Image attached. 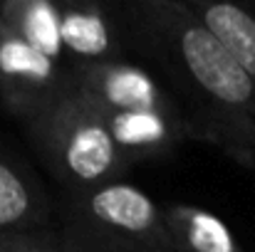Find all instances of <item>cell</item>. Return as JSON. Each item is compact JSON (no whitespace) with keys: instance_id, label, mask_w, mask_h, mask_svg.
Returning a JSON list of instances; mask_svg holds the SVG:
<instances>
[{"instance_id":"6da1fadb","label":"cell","mask_w":255,"mask_h":252,"mask_svg":"<svg viewBox=\"0 0 255 252\" xmlns=\"http://www.w3.org/2000/svg\"><path fill=\"white\" fill-rule=\"evenodd\" d=\"M131 45L154 60L198 141L255 168V80L181 0H124Z\"/></svg>"},{"instance_id":"7a4b0ae2","label":"cell","mask_w":255,"mask_h":252,"mask_svg":"<svg viewBox=\"0 0 255 252\" xmlns=\"http://www.w3.org/2000/svg\"><path fill=\"white\" fill-rule=\"evenodd\" d=\"M57 238L62 252H169L164 205L127 178L65 193Z\"/></svg>"},{"instance_id":"3957f363","label":"cell","mask_w":255,"mask_h":252,"mask_svg":"<svg viewBox=\"0 0 255 252\" xmlns=\"http://www.w3.org/2000/svg\"><path fill=\"white\" fill-rule=\"evenodd\" d=\"M25 129L42 166L65 193H80L124 178L131 168L99 114L72 89V84L30 116Z\"/></svg>"},{"instance_id":"277c9868","label":"cell","mask_w":255,"mask_h":252,"mask_svg":"<svg viewBox=\"0 0 255 252\" xmlns=\"http://www.w3.org/2000/svg\"><path fill=\"white\" fill-rule=\"evenodd\" d=\"M60 42L72 72L129 57L131 32L124 0H52Z\"/></svg>"},{"instance_id":"5b68a950","label":"cell","mask_w":255,"mask_h":252,"mask_svg":"<svg viewBox=\"0 0 255 252\" xmlns=\"http://www.w3.org/2000/svg\"><path fill=\"white\" fill-rule=\"evenodd\" d=\"M72 84V70L0 22V101L22 124Z\"/></svg>"},{"instance_id":"8992f818","label":"cell","mask_w":255,"mask_h":252,"mask_svg":"<svg viewBox=\"0 0 255 252\" xmlns=\"http://www.w3.org/2000/svg\"><path fill=\"white\" fill-rule=\"evenodd\" d=\"M72 89L99 114L183 111L159 75L129 57L77 67L72 72Z\"/></svg>"},{"instance_id":"52a82bcc","label":"cell","mask_w":255,"mask_h":252,"mask_svg":"<svg viewBox=\"0 0 255 252\" xmlns=\"http://www.w3.org/2000/svg\"><path fill=\"white\" fill-rule=\"evenodd\" d=\"M52 200L32 166L0 139V235L50 228Z\"/></svg>"},{"instance_id":"ba28073f","label":"cell","mask_w":255,"mask_h":252,"mask_svg":"<svg viewBox=\"0 0 255 252\" xmlns=\"http://www.w3.org/2000/svg\"><path fill=\"white\" fill-rule=\"evenodd\" d=\"M255 80V0H181Z\"/></svg>"},{"instance_id":"9c48e42d","label":"cell","mask_w":255,"mask_h":252,"mask_svg":"<svg viewBox=\"0 0 255 252\" xmlns=\"http://www.w3.org/2000/svg\"><path fill=\"white\" fill-rule=\"evenodd\" d=\"M169 252H246L236 230L213 210L191 203L164 205Z\"/></svg>"},{"instance_id":"30bf717a","label":"cell","mask_w":255,"mask_h":252,"mask_svg":"<svg viewBox=\"0 0 255 252\" xmlns=\"http://www.w3.org/2000/svg\"><path fill=\"white\" fill-rule=\"evenodd\" d=\"M0 252H62L57 230L42 228L32 233L0 235Z\"/></svg>"}]
</instances>
